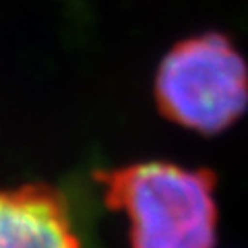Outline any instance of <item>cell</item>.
Wrapping results in <instances>:
<instances>
[{"label": "cell", "instance_id": "cell-1", "mask_svg": "<svg viewBox=\"0 0 248 248\" xmlns=\"http://www.w3.org/2000/svg\"><path fill=\"white\" fill-rule=\"evenodd\" d=\"M104 203L124 213L130 248H215V176L168 161L95 174Z\"/></svg>", "mask_w": 248, "mask_h": 248}, {"label": "cell", "instance_id": "cell-2", "mask_svg": "<svg viewBox=\"0 0 248 248\" xmlns=\"http://www.w3.org/2000/svg\"><path fill=\"white\" fill-rule=\"evenodd\" d=\"M155 102L168 120L217 135L248 108V64L226 35L188 37L161 60Z\"/></svg>", "mask_w": 248, "mask_h": 248}, {"label": "cell", "instance_id": "cell-3", "mask_svg": "<svg viewBox=\"0 0 248 248\" xmlns=\"http://www.w3.org/2000/svg\"><path fill=\"white\" fill-rule=\"evenodd\" d=\"M0 248H83L64 197L48 184L0 190Z\"/></svg>", "mask_w": 248, "mask_h": 248}]
</instances>
